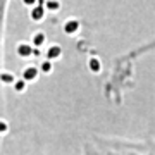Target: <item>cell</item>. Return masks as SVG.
Wrapping results in <instances>:
<instances>
[{
	"label": "cell",
	"mask_w": 155,
	"mask_h": 155,
	"mask_svg": "<svg viewBox=\"0 0 155 155\" xmlns=\"http://www.w3.org/2000/svg\"><path fill=\"white\" fill-rule=\"evenodd\" d=\"M91 67H93V71H98V69H100L98 61H97V59H93V61H91Z\"/></svg>",
	"instance_id": "obj_8"
},
{
	"label": "cell",
	"mask_w": 155,
	"mask_h": 155,
	"mask_svg": "<svg viewBox=\"0 0 155 155\" xmlns=\"http://www.w3.org/2000/svg\"><path fill=\"white\" fill-rule=\"evenodd\" d=\"M31 16H33V19H41V16H43V9H41V7L35 9V11L31 12Z\"/></svg>",
	"instance_id": "obj_5"
},
{
	"label": "cell",
	"mask_w": 155,
	"mask_h": 155,
	"mask_svg": "<svg viewBox=\"0 0 155 155\" xmlns=\"http://www.w3.org/2000/svg\"><path fill=\"white\" fill-rule=\"evenodd\" d=\"M17 52H19L21 55H29V54H31L33 50H31V47H29V45L22 43V45H19V47H17Z\"/></svg>",
	"instance_id": "obj_2"
},
{
	"label": "cell",
	"mask_w": 155,
	"mask_h": 155,
	"mask_svg": "<svg viewBox=\"0 0 155 155\" xmlns=\"http://www.w3.org/2000/svg\"><path fill=\"white\" fill-rule=\"evenodd\" d=\"M2 79L4 81H12L14 78H12V74H2Z\"/></svg>",
	"instance_id": "obj_9"
},
{
	"label": "cell",
	"mask_w": 155,
	"mask_h": 155,
	"mask_svg": "<svg viewBox=\"0 0 155 155\" xmlns=\"http://www.w3.org/2000/svg\"><path fill=\"white\" fill-rule=\"evenodd\" d=\"M24 86H26V81H24V79H21V81H17V83L14 84L16 91H22V90H24Z\"/></svg>",
	"instance_id": "obj_6"
},
{
	"label": "cell",
	"mask_w": 155,
	"mask_h": 155,
	"mask_svg": "<svg viewBox=\"0 0 155 155\" xmlns=\"http://www.w3.org/2000/svg\"><path fill=\"white\" fill-rule=\"evenodd\" d=\"M36 74H38V71H36L35 67H28L26 71L22 72V79H24V81H33L35 78H36Z\"/></svg>",
	"instance_id": "obj_1"
},
{
	"label": "cell",
	"mask_w": 155,
	"mask_h": 155,
	"mask_svg": "<svg viewBox=\"0 0 155 155\" xmlns=\"http://www.w3.org/2000/svg\"><path fill=\"white\" fill-rule=\"evenodd\" d=\"M47 7L52 9V11H55V9H59V4H47Z\"/></svg>",
	"instance_id": "obj_10"
},
{
	"label": "cell",
	"mask_w": 155,
	"mask_h": 155,
	"mask_svg": "<svg viewBox=\"0 0 155 155\" xmlns=\"http://www.w3.org/2000/svg\"><path fill=\"white\" fill-rule=\"evenodd\" d=\"M50 69H52V64H50V62H43V64H41V71L48 72Z\"/></svg>",
	"instance_id": "obj_7"
},
{
	"label": "cell",
	"mask_w": 155,
	"mask_h": 155,
	"mask_svg": "<svg viewBox=\"0 0 155 155\" xmlns=\"http://www.w3.org/2000/svg\"><path fill=\"white\" fill-rule=\"evenodd\" d=\"M45 41V36H43V33H36L33 36V43H35V47H36V45H41Z\"/></svg>",
	"instance_id": "obj_4"
},
{
	"label": "cell",
	"mask_w": 155,
	"mask_h": 155,
	"mask_svg": "<svg viewBox=\"0 0 155 155\" xmlns=\"http://www.w3.org/2000/svg\"><path fill=\"white\" fill-rule=\"evenodd\" d=\"M47 55H48V59L59 57V55H61V48H59V47H52V48H50V52L47 54Z\"/></svg>",
	"instance_id": "obj_3"
}]
</instances>
